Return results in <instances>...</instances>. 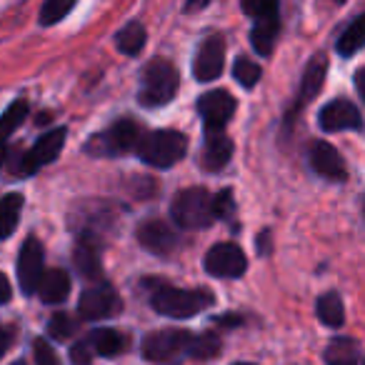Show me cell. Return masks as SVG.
<instances>
[{"label": "cell", "mask_w": 365, "mask_h": 365, "mask_svg": "<svg viewBox=\"0 0 365 365\" xmlns=\"http://www.w3.org/2000/svg\"><path fill=\"white\" fill-rule=\"evenodd\" d=\"M325 73H328V63H325V58L323 56H315L313 61H310V66L305 68L303 83H300V93H298V98H295V108L290 110L288 118H293L295 113L300 110V108L308 106V103L313 101L315 96H318L320 86H323V81H325Z\"/></svg>", "instance_id": "16"}, {"label": "cell", "mask_w": 365, "mask_h": 365, "mask_svg": "<svg viewBox=\"0 0 365 365\" xmlns=\"http://www.w3.org/2000/svg\"><path fill=\"white\" fill-rule=\"evenodd\" d=\"M218 350H220L218 335L205 333V335H198V338L190 340V345H188L185 353L193 355V358H213V355H218Z\"/></svg>", "instance_id": "28"}, {"label": "cell", "mask_w": 365, "mask_h": 365, "mask_svg": "<svg viewBox=\"0 0 365 365\" xmlns=\"http://www.w3.org/2000/svg\"><path fill=\"white\" fill-rule=\"evenodd\" d=\"M178 86H180L178 68L165 58H155V61L148 63L145 73H143L138 98H140V103L145 108H160L175 98Z\"/></svg>", "instance_id": "1"}, {"label": "cell", "mask_w": 365, "mask_h": 365, "mask_svg": "<svg viewBox=\"0 0 365 365\" xmlns=\"http://www.w3.org/2000/svg\"><path fill=\"white\" fill-rule=\"evenodd\" d=\"M23 210V195L11 193L6 198H0V240L11 238L18 228V220H21Z\"/></svg>", "instance_id": "23"}, {"label": "cell", "mask_w": 365, "mask_h": 365, "mask_svg": "<svg viewBox=\"0 0 365 365\" xmlns=\"http://www.w3.org/2000/svg\"><path fill=\"white\" fill-rule=\"evenodd\" d=\"M43 278V245L38 238H28L18 255V280L26 295H33L38 290V283Z\"/></svg>", "instance_id": "12"}, {"label": "cell", "mask_w": 365, "mask_h": 365, "mask_svg": "<svg viewBox=\"0 0 365 365\" xmlns=\"http://www.w3.org/2000/svg\"><path fill=\"white\" fill-rule=\"evenodd\" d=\"M6 163V138H0V165Z\"/></svg>", "instance_id": "38"}, {"label": "cell", "mask_w": 365, "mask_h": 365, "mask_svg": "<svg viewBox=\"0 0 365 365\" xmlns=\"http://www.w3.org/2000/svg\"><path fill=\"white\" fill-rule=\"evenodd\" d=\"M11 295H13L11 280H8L6 275L0 273V305H3V303H8V300H11Z\"/></svg>", "instance_id": "36"}, {"label": "cell", "mask_w": 365, "mask_h": 365, "mask_svg": "<svg viewBox=\"0 0 365 365\" xmlns=\"http://www.w3.org/2000/svg\"><path fill=\"white\" fill-rule=\"evenodd\" d=\"M315 310H318L320 323L330 325V328H338V325H343L345 310H343V300H340L338 293H323L318 298Z\"/></svg>", "instance_id": "26"}, {"label": "cell", "mask_w": 365, "mask_h": 365, "mask_svg": "<svg viewBox=\"0 0 365 365\" xmlns=\"http://www.w3.org/2000/svg\"><path fill=\"white\" fill-rule=\"evenodd\" d=\"M138 240L145 250L155 255H168L178 248V233L160 218H153V220H145V223L138 225Z\"/></svg>", "instance_id": "14"}, {"label": "cell", "mask_w": 365, "mask_h": 365, "mask_svg": "<svg viewBox=\"0 0 365 365\" xmlns=\"http://www.w3.org/2000/svg\"><path fill=\"white\" fill-rule=\"evenodd\" d=\"M26 115H28V103L21 98V101H16L0 115V138H8L13 130H18L23 125V120H26Z\"/></svg>", "instance_id": "27"}, {"label": "cell", "mask_w": 365, "mask_h": 365, "mask_svg": "<svg viewBox=\"0 0 365 365\" xmlns=\"http://www.w3.org/2000/svg\"><path fill=\"white\" fill-rule=\"evenodd\" d=\"M138 145V125L130 118H120L115 125H110L106 133H98L88 143L91 155H123Z\"/></svg>", "instance_id": "5"}, {"label": "cell", "mask_w": 365, "mask_h": 365, "mask_svg": "<svg viewBox=\"0 0 365 365\" xmlns=\"http://www.w3.org/2000/svg\"><path fill=\"white\" fill-rule=\"evenodd\" d=\"M325 365H358L360 345L353 338H333L323 353Z\"/></svg>", "instance_id": "20"}, {"label": "cell", "mask_w": 365, "mask_h": 365, "mask_svg": "<svg viewBox=\"0 0 365 365\" xmlns=\"http://www.w3.org/2000/svg\"><path fill=\"white\" fill-rule=\"evenodd\" d=\"M73 8H76L73 0H48L46 6L41 8V23L43 26H56V23L63 21Z\"/></svg>", "instance_id": "29"}, {"label": "cell", "mask_w": 365, "mask_h": 365, "mask_svg": "<svg viewBox=\"0 0 365 365\" xmlns=\"http://www.w3.org/2000/svg\"><path fill=\"white\" fill-rule=\"evenodd\" d=\"M205 270L215 278H240L248 268L245 253L235 243H218L205 255Z\"/></svg>", "instance_id": "7"}, {"label": "cell", "mask_w": 365, "mask_h": 365, "mask_svg": "<svg viewBox=\"0 0 365 365\" xmlns=\"http://www.w3.org/2000/svg\"><path fill=\"white\" fill-rule=\"evenodd\" d=\"M233 158V140L228 135H213L208 138L203 148V168L210 173L225 168Z\"/></svg>", "instance_id": "19"}, {"label": "cell", "mask_w": 365, "mask_h": 365, "mask_svg": "<svg viewBox=\"0 0 365 365\" xmlns=\"http://www.w3.org/2000/svg\"><path fill=\"white\" fill-rule=\"evenodd\" d=\"M278 31H280L278 16L255 21L253 31H250V43H253L255 53H260V56H270V53H273V46H275V38H278Z\"/></svg>", "instance_id": "21"}, {"label": "cell", "mask_w": 365, "mask_h": 365, "mask_svg": "<svg viewBox=\"0 0 365 365\" xmlns=\"http://www.w3.org/2000/svg\"><path fill=\"white\" fill-rule=\"evenodd\" d=\"M81 315L86 320H103V318H110L120 310V298H118L115 288L103 280H98L96 285L83 290L81 295Z\"/></svg>", "instance_id": "6"}, {"label": "cell", "mask_w": 365, "mask_h": 365, "mask_svg": "<svg viewBox=\"0 0 365 365\" xmlns=\"http://www.w3.org/2000/svg\"><path fill=\"white\" fill-rule=\"evenodd\" d=\"M36 293H41L43 303H51V305L63 303L68 298V293H71V278H68L66 270L53 268L48 273H43Z\"/></svg>", "instance_id": "18"}, {"label": "cell", "mask_w": 365, "mask_h": 365, "mask_svg": "<svg viewBox=\"0 0 365 365\" xmlns=\"http://www.w3.org/2000/svg\"><path fill=\"white\" fill-rule=\"evenodd\" d=\"M66 138H68L66 128H56V130H51V133H46V135L38 138L36 145L23 155L21 173L33 175V173H38L43 165H48V163L56 160V158L61 155L63 145H66Z\"/></svg>", "instance_id": "8"}, {"label": "cell", "mask_w": 365, "mask_h": 365, "mask_svg": "<svg viewBox=\"0 0 365 365\" xmlns=\"http://www.w3.org/2000/svg\"><path fill=\"white\" fill-rule=\"evenodd\" d=\"M86 343L91 345V350H96L98 355L113 358V355H118V353H123V350H125L128 340L113 328H98V330H93L91 338H88Z\"/></svg>", "instance_id": "22"}, {"label": "cell", "mask_w": 365, "mask_h": 365, "mask_svg": "<svg viewBox=\"0 0 365 365\" xmlns=\"http://www.w3.org/2000/svg\"><path fill=\"white\" fill-rule=\"evenodd\" d=\"M115 46L120 53L125 56H138L145 46V28H143L140 21H130L120 33L115 36Z\"/></svg>", "instance_id": "24"}, {"label": "cell", "mask_w": 365, "mask_h": 365, "mask_svg": "<svg viewBox=\"0 0 365 365\" xmlns=\"http://www.w3.org/2000/svg\"><path fill=\"white\" fill-rule=\"evenodd\" d=\"M198 113L208 130H223L235 113V98L225 91H210L198 98Z\"/></svg>", "instance_id": "10"}, {"label": "cell", "mask_w": 365, "mask_h": 365, "mask_svg": "<svg viewBox=\"0 0 365 365\" xmlns=\"http://www.w3.org/2000/svg\"><path fill=\"white\" fill-rule=\"evenodd\" d=\"M235 203H233V190H220L213 198V218H233Z\"/></svg>", "instance_id": "34"}, {"label": "cell", "mask_w": 365, "mask_h": 365, "mask_svg": "<svg viewBox=\"0 0 365 365\" xmlns=\"http://www.w3.org/2000/svg\"><path fill=\"white\" fill-rule=\"evenodd\" d=\"M318 123L323 130L328 133H338V130H360L363 125V118H360L358 106H353L345 98H335L328 106L320 110Z\"/></svg>", "instance_id": "11"}, {"label": "cell", "mask_w": 365, "mask_h": 365, "mask_svg": "<svg viewBox=\"0 0 365 365\" xmlns=\"http://www.w3.org/2000/svg\"><path fill=\"white\" fill-rule=\"evenodd\" d=\"M363 43H365V18L358 16L343 31V36H340V41H338V46H335V51H338L340 56L348 58V56H355V53H358L360 48H363Z\"/></svg>", "instance_id": "25"}, {"label": "cell", "mask_w": 365, "mask_h": 365, "mask_svg": "<svg viewBox=\"0 0 365 365\" xmlns=\"http://www.w3.org/2000/svg\"><path fill=\"white\" fill-rule=\"evenodd\" d=\"M73 260H76V268L81 275L93 278V280L101 278V243H98L93 235H83V238L78 240Z\"/></svg>", "instance_id": "17"}, {"label": "cell", "mask_w": 365, "mask_h": 365, "mask_svg": "<svg viewBox=\"0 0 365 365\" xmlns=\"http://www.w3.org/2000/svg\"><path fill=\"white\" fill-rule=\"evenodd\" d=\"M243 11L248 13V16H253L255 21H260V18L278 16L280 8L275 0H248V3H243Z\"/></svg>", "instance_id": "32"}, {"label": "cell", "mask_w": 365, "mask_h": 365, "mask_svg": "<svg viewBox=\"0 0 365 365\" xmlns=\"http://www.w3.org/2000/svg\"><path fill=\"white\" fill-rule=\"evenodd\" d=\"M48 330H51V335L53 338H58V340H68L71 335H76V330H78V323L71 318L68 313H56L51 318V325H48Z\"/></svg>", "instance_id": "31"}, {"label": "cell", "mask_w": 365, "mask_h": 365, "mask_svg": "<svg viewBox=\"0 0 365 365\" xmlns=\"http://www.w3.org/2000/svg\"><path fill=\"white\" fill-rule=\"evenodd\" d=\"M233 76L243 88H253L260 81V66H255L248 58H238L233 66Z\"/></svg>", "instance_id": "30"}, {"label": "cell", "mask_w": 365, "mask_h": 365, "mask_svg": "<svg viewBox=\"0 0 365 365\" xmlns=\"http://www.w3.org/2000/svg\"><path fill=\"white\" fill-rule=\"evenodd\" d=\"M193 335L188 330H158V333H150L145 340H143V355L148 360H170L173 355L188 350Z\"/></svg>", "instance_id": "9"}, {"label": "cell", "mask_w": 365, "mask_h": 365, "mask_svg": "<svg viewBox=\"0 0 365 365\" xmlns=\"http://www.w3.org/2000/svg\"><path fill=\"white\" fill-rule=\"evenodd\" d=\"M170 218L178 228L200 230L213 223V195L205 188H185L173 198Z\"/></svg>", "instance_id": "3"}, {"label": "cell", "mask_w": 365, "mask_h": 365, "mask_svg": "<svg viewBox=\"0 0 365 365\" xmlns=\"http://www.w3.org/2000/svg\"><path fill=\"white\" fill-rule=\"evenodd\" d=\"M71 358H73V363H76V365H91V358H93L91 345H88L86 340L76 343V345H73V350H71Z\"/></svg>", "instance_id": "35"}, {"label": "cell", "mask_w": 365, "mask_h": 365, "mask_svg": "<svg viewBox=\"0 0 365 365\" xmlns=\"http://www.w3.org/2000/svg\"><path fill=\"white\" fill-rule=\"evenodd\" d=\"M153 308L160 315L168 318H190L198 315L213 303V295L208 290H185V288H173V285H160L155 293L150 295Z\"/></svg>", "instance_id": "4"}, {"label": "cell", "mask_w": 365, "mask_h": 365, "mask_svg": "<svg viewBox=\"0 0 365 365\" xmlns=\"http://www.w3.org/2000/svg\"><path fill=\"white\" fill-rule=\"evenodd\" d=\"M33 358H36V365H61V358L46 338H38L33 343Z\"/></svg>", "instance_id": "33"}, {"label": "cell", "mask_w": 365, "mask_h": 365, "mask_svg": "<svg viewBox=\"0 0 365 365\" xmlns=\"http://www.w3.org/2000/svg\"><path fill=\"white\" fill-rule=\"evenodd\" d=\"M233 365H253V363H233Z\"/></svg>", "instance_id": "39"}, {"label": "cell", "mask_w": 365, "mask_h": 365, "mask_svg": "<svg viewBox=\"0 0 365 365\" xmlns=\"http://www.w3.org/2000/svg\"><path fill=\"white\" fill-rule=\"evenodd\" d=\"M140 160L155 168H173L188 153V138L178 130H155L140 138L135 145Z\"/></svg>", "instance_id": "2"}, {"label": "cell", "mask_w": 365, "mask_h": 365, "mask_svg": "<svg viewBox=\"0 0 365 365\" xmlns=\"http://www.w3.org/2000/svg\"><path fill=\"white\" fill-rule=\"evenodd\" d=\"M8 345H11V333H8V330L3 328V325H0V355L6 353Z\"/></svg>", "instance_id": "37"}, {"label": "cell", "mask_w": 365, "mask_h": 365, "mask_svg": "<svg viewBox=\"0 0 365 365\" xmlns=\"http://www.w3.org/2000/svg\"><path fill=\"white\" fill-rule=\"evenodd\" d=\"M310 165H313V170L318 175L330 178V180H345L348 178V168H345L340 153L325 140L313 143V148H310Z\"/></svg>", "instance_id": "15"}, {"label": "cell", "mask_w": 365, "mask_h": 365, "mask_svg": "<svg viewBox=\"0 0 365 365\" xmlns=\"http://www.w3.org/2000/svg\"><path fill=\"white\" fill-rule=\"evenodd\" d=\"M225 66V43L218 36H210L200 43L198 53H195V63H193V73L198 81L208 83L223 73Z\"/></svg>", "instance_id": "13"}]
</instances>
